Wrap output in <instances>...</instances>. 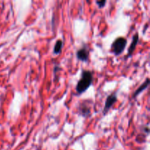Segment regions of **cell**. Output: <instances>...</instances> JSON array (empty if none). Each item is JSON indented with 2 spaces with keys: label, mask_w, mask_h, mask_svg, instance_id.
I'll use <instances>...</instances> for the list:
<instances>
[{
  "label": "cell",
  "mask_w": 150,
  "mask_h": 150,
  "mask_svg": "<svg viewBox=\"0 0 150 150\" xmlns=\"http://www.w3.org/2000/svg\"><path fill=\"white\" fill-rule=\"evenodd\" d=\"M93 74L89 70H83L81 73V77L78 81L76 90L79 95H81L86 92L93 82Z\"/></svg>",
  "instance_id": "1"
},
{
  "label": "cell",
  "mask_w": 150,
  "mask_h": 150,
  "mask_svg": "<svg viewBox=\"0 0 150 150\" xmlns=\"http://www.w3.org/2000/svg\"><path fill=\"white\" fill-rule=\"evenodd\" d=\"M127 40L123 37H120L114 40L111 45V51L115 56H120L125 51L127 45Z\"/></svg>",
  "instance_id": "2"
},
{
  "label": "cell",
  "mask_w": 150,
  "mask_h": 150,
  "mask_svg": "<svg viewBox=\"0 0 150 150\" xmlns=\"http://www.w3.org/2000/svg\"><path fill=\"white\" fill-rule=\"evenodd\" d=\"M92 101L91 100H86L80 103L79 106V113L81 117H87L90 115L92 109Z\"/></svg>",
  "instance_id": "3"
},
{
  "label": "cell",
  "mask_w": 150,
  "mask_h": 150,
  "mask_svg": "<svg viewBox=\"0 0 150 150\" xmlns=\"http://www.w3.org/2000/svg\"><path fill=\"white\" fill-rule=\"evenodd\" d=\"M117 101V92H114V93H112L111 95H108V96L107 97L105 102V105H104L103 110V113L104 115H105V114L108 112V111L112 108V106L114 105V103H115Z\"/></svg>",
  "instance_id": "4"
},
{
  "label": "cell",
  "mask_w": 150,
  "mask_h": 150,
  "mask_svg": "<svg viewBox=\"0 0 150 150\" xmlns=\"http://www.w3.org/2000/svg\"><path fill=\"white\" fill-rule=\"evenodd\" d=\"M76 57L79 61L83 62H87L89 57V50L88 47L85 45L83 48H79L76 51Z\"/></svg>",
  "instance_id": "5"
},
{
  "label": "cell",
  "mask_w": 150,
  "mask_h": 150,
  "mask_svg": "<svg viewBox=\"0 0 150 150\" xmlns=\"http://www.w3.org/2000/svg\"><path fill=\"white\" fill-rule=\"evenodd\" d=\"M139 35L138 33L135 34L134 36L133 37V39H132V42L130 43V46H129L128 50H127V54L126 56V58H129V57H131L133 55V52H134L135 49L136 48V45L139 43Z\"/></svg>",
  "instance_id": "6"
},
{
  "label": "cell",
  "mask_w": 150,
  "mask_h": 150,
  "mask_svg": "<svg viewBox=\"0 0 150 150\" xmlns=\"http://www.w3.org/2000/svg\"><path fill=\"white\" fill-rule=\"evenodd\" d=\"M149 79L147 78L146 80L144 82V83H142V84L141 85V86H139L136 91H135L134 93L133 94V98H136L138 95H140L141 92H142L144 90H145V89L149 86Z\"/></svg>",
  "instance_id": "7"
},
{
  "label": "cell",
  "mask_w": 150,
  "mask_h": 150,
  "mask_svg": "<svg viewBox=\"0 0 150 150\" xmlns=\"http://www.w3.org/2000/svg\"><path fill=\"white\" fill-rule=\"evenodd\" d=\"M63 47V41L62 40H58L56 42L55 45L54 47V54H59L61 53Z\"/></svg>",
  "instance_id": "8"
},
{
  "label": "cell",
  "mask_w": 150,
  "mask_h": 150,
  "mask_svg": "<svg viewBox=\"0 0 150 150\" xmlns=\"http://www.w3.org/2000/svg\"><path fill=\"white\" fill-rule=\"evenodd\" d=\"M106 2L107 1H105V0H101V1H97L96 4H98V6L99 8H103V7H105Z\"/></svg>",
  "instance_id": "9"
}]
</instances>
